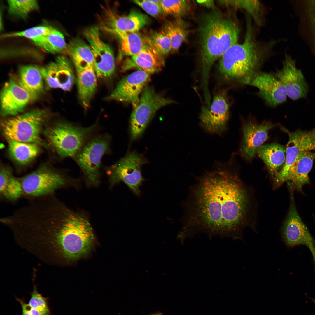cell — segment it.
Wrapping results in <instances>:
<instances>
[{"label": "cell", "mask_w": 315, "mask_h": 315, "mask_svg": "<svg viewBox=\"0 0 315 315\" xmlns=\"http://www.w3.org/2000/svg\"><path fill=\"white\" fill-rule=\"evenodd\" d=\"M315 159V152L306 151L300 153L282 179L280 185L289 181L298 191H302L303 186L310 183L308 174Z\"/></svg>", "instance_id": "7402d4cb"}, {"label": "cell", "mask_w": 315, "mask_h": 315, "mask_svg": "<svg viewBox=\"0 0 315 315\" xmlns=\"http://www.w3.org/2000/svg\"><path fill=\"white\" fill-rule=\"evenodd\" d=\"M30 228L33 240L46 248L52 256L67 260L86 254L94 237L87 218L68 208L54 196L43 201L32 215Z\"/></svg>", "instance_id": "7a4b0ae2"}, {"label": "cell", "mask_w": 315, "mask_h": 315, "mask_svg": "<svg viewBox=\"0 0 315 315\" xmlns=\"http://www.w3.org/2000/svg\"><path fill=\"white\" fill-rule=\"evenodd\" d=\"M287 133L289 140L286 147V158L282 169L274 180L277 185L301 153L315 150V128L309 131L298 130L290 132L281 128Z\"/></svg>", "instance_id": "9a60e30c"}, {"label": "cell", "mask_w": 315, "mask_h": 315, "mask_svg": "<svg viewBox=\"0 0 315 315\" xmlns=\"http://www.w3.org/2000/svg\"><path fill=\"white\" fill-rule=\"evenodd\" d=\"M0 173L1 198L10 202L17 201L23 194L20 180L14 176L9 168H2Z\"/></svg>", "instance_id": "83f0119b"}, {"label": "cell", "mask_w": 315, "mask_h": 315, "mask_svg": "<svg viewBox=\"0 0 315 315\" xmlns=\"http://www.w3.org/2000/svg\"><path fill=\"white\" fill-rule=\"evenodd\" d=\"M32 41L37 46L52 54L66 53L67 44L64 36L56 29Z\"/></svg>", "instance_id": "4dcf8cb0"}, {"label": "cell", "mask_w": 315, "mask_h": 315, "mask_svg": "<svg viewBox=\"0 0 315 315\" xmlns=\"http://www.w3.org/2000/svg\"><path fill=\"white\" fill-rule=\"evenodd\" d=\"M145 38L147 43L162 56L164 57L171 51V42L164 29L159 31L151 32Z\"/></svg>", "instance_id": "836d02e7"}, {"label": "cell", "mask_w": 315, "mask_h": 315, "mask_svg": "<svg viewBox=\"0 0 315 315\" xmlns=\"http://www.w3.org/2000/svg\"><path fill=\"white\" fill-rule=\"evenodd\" d=\"M274 126L271 122L267 121L260 124L249 121L244 124L240 149L243 157L248 161L253 158L258 149L267 139L269 131Z\"/></svg>", "instance_id": "ac0fdd59"}, {"label": "cell", "mask_w": 315, "mask_h": 315, "mask_svg": "<svg viewBox=\"0 0 315 315\" xmlns=\"http://www.w3.org/2000/svg\"><path fill=\"white\" fill-rule=\"evenodd\" d=\"M163 29L171 42V52L176 51L188 35L185 24L182 20H178L168 22Z\"/></svg>", "instance_id": "1f68e13d"}, {"label": "cell", "mask_w": 315, "mask_h": 315, "mask_svg": "<svg viewBox=\"0 0 315 315\" xmlns=\"http://www.w3.org/2000/svg\"><path fill=\"white\" fill-rule=\"evenodd\" d=\"M46 117L44 110L35 109L5 120L1 123L3 134L8 140L43 145L40 134Z\"/></svg>", "instance_id": "8992f818"}, {"label": "cell", "mask_w": 315, "mask_h": 315, "mask_svg": "<svg viewBox=\"0 0 315 315\" xmlns=\"http://www.w3.org/2000/svg\"><path fill=\"white\" fill-rule=\"evenodd\" d=\"M274 180L281 170L286 158V147L277 143L262 145L257 153Z\"/></svg>", "instance_id": "603a6c76"}, {"label": "cell", "mask_w": 315, "mask_h": 315, "mask_svg": "<svg viewBox=\"0 0 315 315\" xmlns=\"http://www.w3.org/2000/svg\"><path fill=\"white\" fill-rule=\"evenodd\" d=\"M174 102L156 93L151 87L146 85L139 103L134 108L131 115L130 127L132 138L135 140L140 137L156 111Z\"/></svg>", "instance_id": "9c48e42d"}, {"label": "cell", "mask_w": 315, "mask_h": 315, "mask_svg": "<svg viewBox=\"0 0 315 315\" xmlns=\"http://www.w3.org/2000/svg\"><path fill=\"white\" fill-rule=\"evenodd\" d=\"M224 92L214 97L209 107L203 106L200 116V124L207 132L220 134L226 128L229 117V105Z\"/></svg>", "instance_id": "5bb4252c"}, {"label": "cell", "mask_w": 315, "mask_h": 315, "mask_svg": "<svg viewBox=\"0 0 315 315\" xmlns=\"http://www.w3.org/2000/svg\"><path fill=\"white\" fill-rule=\"evenodd\" d=\"M200 178L191 192L181 232L186 238L199 233L241 238L250 203L239 177L219 167Z\"/></svg>", "instance_id": "6da1fadb"}, {"label": "cell", "mask_w": 315, "mask_h": 315, "mask_svg": "<svg viewBox=\"0 0 315 315\" xmlns=\"http://www.w3.org/2000/svg\"><path fill=\"white\" fill-rule=\"evenodd\" d=\"M150 75L139 70L124 77L107 97V99L130 103L135 108L139 102L140 95L149 80Z\"/></svg>", "instance_id": "4fadbf2b"}, {"label": "cell", "mask_w": 315, "mask_h": 315, "mask_svg": "<svg viewBox=\"0 0 315 315\" xmlns=\"http://www.w3.org/2000/svg\"><path fill=\"white\" fill-rule=\"evenodd\" d=\"M35 99L21 86L15 79H10L4 84L1 94V108L4 115L15 116Z\"/></svg>", "instance_id": "d6986e66"}, {"label": "cell", "mask_w": 315, "mask_h": 315, "mask_svg": "<svg viewBox=\"0 0 315 315\" xmlns=\"http://www.w3.org/2000/svg\"><path fill=\"white\" fill-rule=\"evenodd\" d=\"M43 79L41 68L30 65L20 67L16 80L35 100L43 91Z\"/></svg>", "instance_id": "cb8c5ba5"}, {"label": "cell", "mask_w": 315, "mask_h": 315, "mask_svg": "<svg viewBox=\"0 0 315 315\" xmlns=\"http://www.w3.org/2000/svg\"><path fill=\"white\" fill-rule=\"evenodd\" d=\"M97 128L96 123L84 127L61 122L47 128L45 134L50 144L60 156L75 158L93 137Z\"/></svg>", "instance_id": "5b68a950"}, {"label": "cell", "mask_w": 315, "mask_h": 315, "mask_svg": "<svg viewBox=\"0 0 315 315\" xmlns=\"http://www.w3.org/2000/svg\"><path fill=\"white\" fill-rule=\"evenodd\" d=\"M284 85L287 96L295 100L305 97L308 87L300 70L296 67L295 61L286 55L281 69L274 74Z\"/></svg>", "instance_id": "e0dca14e"}, {"label": "cell", "mask_w": 315, "mask_h": 315, "mask_svg": "<svg viewBox=\"0 0 315 315\" xmlns=\"http://www.w3.org/2000/svg\"><path fill=\"white\" fill-rule=\"evenodd\" d=\"M78 98L83 107L87 109L95 92L97 78L94 67H90L76 73Z\"/></svg>", "instance_id": "484cf974"}, {"label": "cell", "mask_w": 315, "mask_h": 315, "mask_svg": "<svg viewBox=\"0 0 315 315\" xmlns=\"http://www.w3.org/2000/svg\"><path fill=\"white\" fill-rule=\"evenodd\" d=\"M110 141L107 134L92 137L75 158L88 186H96L100 182L102 160L110 152Z\"/></svg>", "instance_id": "52a82bcc"}, {"label": "cell", "mask_w": 315, "mask_h": 315, "mask_svg": "<svg viewBox=\"0 0 315 315\" xmlns=\"http://www.w3.org/2000/svg\"><path fill=\"white\" fill-rule=\"evenodd\" d=\"M146 161L135 152L127 154L115 164L106 168L111 187L120 181L125 183L136 195H139V187L144 180L141 172L142 166Z\"/></svg>", "instance_id": "30bf717a"}, {"label": "cell", "mask_w": 315, "mask_h": 315, "mask_svg": "<svg viewBox=\"0 0 315 315\" xmlns=\"http://www.w3.org/2000/svg\"><path fill=\"white\" fill-rule=\"evenodd\" d=\"M161 6L165 15L180 17L186 15L191 8L188 0L161 1Z\"/></svg>", "instance_id": "d590c367"}, {"label": "cell", "mask_w": 315, "mask_h": 315, "mask_svg": "<svg viewBox=\"0 0 315 315\" xmlns=\"http://www.w3.org/2000/svg\"><path fill=\"white\" fill-rule=\"evenodd\" d=\"M8 11L10 14L25 18L31 12L37 10L38 4L36 0H11L7 1Z\"/></svg>", "instance_id": "e575fe53"}, {"label": "cell", "mask_w": 315, "mask_h": 315, "mask_svg": "<svg viewBox=\"0 0 315 315\" xmlns=\"http://www.w3.org/2000/svg\"><path fill=\"white\" fill-rule=\"evenodd\" d=\"M41 71L47 86L50 88L69 91L76 78L71 62L64 56L58 57L54 61L41 68Z\"/></svg>", "instance_id": "2e32d148"}, {"label": "cell", "mask_w": 315, "mask_h": 315, "mask_svg": "<svg viewBox=\"0 0 315 315\" xmlns=\"http://www.w3.org/2000/svg\"><path fill=\"white\" fill-rule=\"evenodd\" d=\"M250 21L247 20L243 42L231 46L220 58L218 73L227 82L249 84L261 65L262 51L255 39Z\"/></svg>", "instance_id": "277c9868"}, {"label": "cell", "mask_w": 315, "mask_h": 315, "mask_svg": "<svg viewBox=\"0 0 315 315\" xmlns=\"http://www.w3.org/2000/svg\"><path fill=\"white\" fill-rule=\"evenodd\" d=\"M289 189L290 203L282 228L283 240L289 247L300 244L307 246L311 251L315 261L314 241L298 214L294 201L293 188H290Z\"/></svg>", "instance_id": "7c38bea8"}, {"label": "cell", "mask_w": 315, "mask_h": 315, "mask_svg": "<svg viewBox=\"0 0 315 315\" xmlns=\"http://www.w3.org/2000/svg\"><path fill=\"white\" fill-rule=\"evenodd\" d=\"M94 58V68L97 78L106 79L111 77L115 70V59L110 47L102 39L98 28L91 27L84 31Z\"/></svg>", "instance_id": "8fae6325"}, {"label": "cell", "mask_w": 315, "mask_h": 315, "mask_svg": "<svg viewBox=\"0 0 315 315\" xmlns=\"http://www.w3.org/2000/svg\"><path fill=\"white\" fill-rule=\"evenodd\" d=\"M197 1L199 4L208 8H214L215 7L213 0H197Z\"/></svg>", "instance_id": "ab89813d"}, {"label": "cell", "mask_w": 315, "mask_h": 315, "mask_svg": "<svg viewBox=\"0 0 315 315\" xmlns=\"http://www.w3.org/2000/svg\"><path fill=\"white\" fill-rule=\"evenodd\" d=\"M151 315H162V314L161 313H156Z\"/></svg>", "instance_id": "b9f144b4"}, {"label": "cell", "mask_w": 315, "mask_h": 315, "mask_svg": "<svg viewBox=\"0 0 315 315\" xmlns=\"http://www.w3.org/2000/svg\"><path fill=\"white\" fill-rule=\"evenodd\" d=\"M146 43L144 49L139 53L132 56V59L140 70L151 74L161 70L164 65V57Z\"/></svg>", "instance_id": "4316f807"}, {"label": "cell", "mask_w": 315, "mask_h": 315, "mask_svg": "<svg viewBox=\"0 0 315 315\" xmlns=\"http://www.w3.org/2000/svg\"><path fill=\"white\" fill-rule=\"evenodd\" d=\"M114 35L119 40L122 52L127 56L132 57L139 53L146 45L145 37L137 32H118Z\"/></svg>", "instance_id": "f546056e"}, {"label": "cell", "mask_w": 315, "mask_h": 315, "mask_svg": "<svg viewBox=\"0 0 315 315\" xmlns=\"http://www.w3.org/2000/svg\"><path fill=\"white\" fill-rule=\"evenodd\" d=\"M133 1L148 14L155 18L163 19L165 15L161 4L154 2L153 0H137Z\"/></svg>", "instance_id": "f35d334b"}, {"label": "cell", "mask_w": 315, "mask_h": 315, "mask_svg": "<svg viewBox=\"0 0 315 315\" xmlns=\"http://www.w3.org/2000/svg\"><path fill=\"white\" fill-rule=\"evenodd\" d=\"M105 18L102 23V28L113 34L118 32H137L149 21L146 15L136 10L123 16L109 11Z\"/></svg>", "instance_id": "44dd1931"}, {"label": "cell", "mask_w": 315, "mask_h": 315, "mask_svg": "<svg viewBox=\"0 0 315 315\" xmlns=\"http://www.w3.org/2000/svg\"><path fill=\"white\" fill-rule=\"evenodd\" d=\"M66 53L69 56L76 73L94 67L93 53L89 45L79 39L72 40L67 45Z\"/></svg>", "instance_id": "d4e9b609"}, {"label": "cell", "mask_w": 315, "mask_h": 315, "mask_svg": "<svg viewBox=\"0 0 315 315\" xmlns=\"http://www.w3.org/2000/svg\"><path fill=\"white\" fill-rule=\"evenodd\" d=\"M56 29L50 26H40L30 28L22 31L4 34L2 35V38L15 37H24L32 41L49 34Z\"/></svg>", "instance_id": "8d00e7d4"}, {"label": "cell", "mask_w": 315, "mask_h": 315, "mask_svg": "<svg viewBox=\"0 0 315 315\" xmlns=\"http://www.w3.org/2000/svg\"><path fill=\"white\" fill-rule=\"evenodd\" d=\"M200 28L203 89H208L209 74L215 62L237 43L240 30L232 20L215 9L202 17Z\"/></svg>", "instance_id": "3957f363"}, {"label": "cell", "mask_w": 315, "mask_h": 315, "mask_svg": "<svg viewBox=\"0 0 315 315\" xmlns=\"http://www.w3.org/2000/svg\"><path fill=\"white\" fill-rule=\"evenodd\" d=\"M22 309V313L21 315H31L29 311L23 305H21Z\"/></svg>", "instance_id": "60d3db41"}, {"label": "cell", "mask_w": 315, "mask_h": 315, "mask_svg": "<svg viewBox=\"0 0 315 315\" xmlns=\"http://www.w3.org/2000/svg\"><path fill=\"white\" fill-rule=\"evenodd\" d=\"M33 287L32 291L30 293L31 298L28 304L43 315H51L48 302L49 298L43 296L41 294L39 293L35 285L34 284Z\"/></svg>", "instance_id": "74e56055"}, {"label": "cell", "mask_w": 315, "mask_h": 315, "mask_svg": "<svg viewBox=\"0 0 315 315\" xmlns=\"http://www.w3.org/2000/svg\"><path fill=\"white\" fill-rule=\"evenodd\" d=\"M63 174L47 167H42L20 180L23 194L34 198L54 195L57 190L72 183Z\"/></svg>", "instance_id": "ba28073f"}, {"label": "cell", "mask_w": 315, "mask_h": 315, "mask_svg": "<svg viewBox=\"0 0 315 315\" xmlns=\"http://www.w3.org/2000/svg\"><path fill=\"white\" fill-rule=\"evenodd\" d=\"M249 85L258 88L259 95L270 106H275L286 100V88L273 74L258 72Z\"/></svg>", "instance_id": "ffe728a7"}, {"label": "cell", "mask_w": 315, "mask_h": 315, "mask_svg": "<svg viewBox=\"0 0 315 315\" xmlns=\"http://www.w3.org/2000/svg\"><path fill=\"white\" fill-rule=\"evenodd\" d=\"M8 151L12 158L21 164H26L38 154L40 149L37 145L15 140H8Z\"/></svg>", "instance_id": "f1b7e54d"}, {"label": "cell", "mask_w": 315, "mask_h": 315, "mask_svg": "<svg viewBox=\"0 0 315 315\" xmlns=\"http://www.w3.org/2000/svg\"><path fill=\"white\" fill-rule=\"evenodd\" d=\"M220 4L227 7L243 9L250 15L258 24L262 22V10L261 3L258 0H219Z\"/></svg>", "instance_id": "d6a6232c"}]
</instances>
